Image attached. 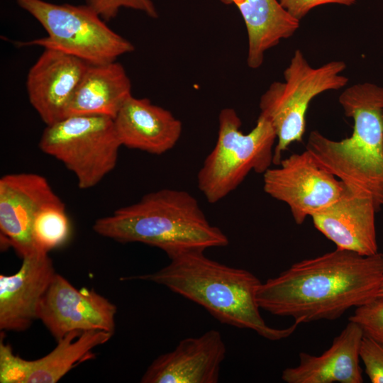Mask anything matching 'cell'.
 <instances>
[{
	"mask_svg": "<svg viewBox=\"0 0 383 383\" xmlns=\"http://www.w3.org/2000/svg\"><path fill=\"white\" fill-rule=\"evenodd\" d=\"M383 277V253L372 255L336 248L293 264L261 283L260 309L298 323L335 320L376 298Z\"/></svg>",
	"mask_w": 383,
	"mask_h": 383,
	"instance_id": "obj_1",
	"label": "cell"
},
{
	"mask_svg": "<svg viewBox=\"0 0 383 383\" xmlns=\"http://www.w3.org/2000/svg\"><path fill=\"white\" fill-rule=\"evenodd\" d=\"M160 270L121 280L138 279L163 285L204 307L221 323L250 329L269 340L288 338L300 325L285 328L269 326L257 301L261 284L252 273L208 258L204 250L177 254Z\"/></svg>",
	"mask_w": 383,
	"mask_h": 383,
	"instance_id": "obj_2",
	"label": "cell"
},
{
	"mask_svg": "<svg viewBox=\"0 0 383 383\" xmlns=\"http://www.w3.org/2000/svg\"><path fill=\"white\" fill-rule=\"evenodd\" d=\"M94 231L121 243H140L170 257L190 250L228 245V236L211 225L196 199L183 190L162 189L133 204L97 219Z\"/></svg>",
	"mask_w": 383,
	"mask_h": 383,
	"instance_id": "obj_3",
	"label": "cell"
},
{
	"mask_svg": "<svg viewBox=\"0 0 383 383\" xmlns=\"http://www.w3.org/2000/svg\"><path fill=\"white\" fill-rule=\"evenodd\" d=\"M338 101L353 119L352 135L340 140L318 131L310 133L306 150L316 162L353 192L383 206V87L373 83L345 89Z\"/></svg>",
	"mask_w": 383,
	"mask_h": 383,
	"instance_id": "obj_4",
	"label": "cell"
},
{
	"mask_svg": "<svg viewBox=\"0 0 383 383\" xmlns=\"http://www.w3.org/2000/svg\"><path fill=\"white\" fill-rule=\"evenodd\" d=\"M241 126L233 109L220 111L216 145L197 174L198 188L210 204L234 191L250 172L263 174L273 164L277 135L270 122L259 115L248 133Z\"/></svg>",
	"mask_w": 383,
	"mask_h": 383,
	"instance_id": "obj_5",
	"label": "cell"
},
{
	"mask_svg": "<svg viewBox=\"0 0 383 383\" xmlns=\"http://www.w3.org/2000/svg\"><path fill=\"white\" fill-rule=\"evenodd\" d=\"M345 68V63L340 60L313 67L300 50H295L284 71V81L272 82L259 103L260 115L270 122L277 135L273 164L280 162L292 143L302 140L306 112L313 99L347 85L348 78L340 74Z\"/></svg>",
	"mask_w": 383,
	"mask_h": 383,
	"instance_id": "obj_6",
	"label": "cell"
},
{
	"mask_svg": "<svg viewBox=\"0 0 383 383\" xmlns=\"http://www.w3.org/2000/svg\"><path fill=\"white\" fill-rule=\"evenodd\" d=\"M48 33L45 38L16 43L18 47L38 45L77 57L89 64L116 61L133 52L134 45L106 24L85 5L56 4L44 0H16Z\"/></svg>",
	"mask_w": 383,
	"mask_h": 383,
	"instance_id": "obj_7",
	"label": "cell"
},
{
	"mask_svg": "<svg viewBox=\"0 0 383 383\" xmlns=\"http://www.w3.org/2000/svg\"><path fill=\"white\" fill-rule=\"evenodd\" d=\"M122 146L113 119L104 116H70L44 130L40 150L62 162L77 177L78 187L89 189L116 167Z\"/></svg>",
	"mask_w": 383,
	"mask_h": 383,
	"instance_id": "obj_8",
	"label": "cell"
},
{
	"mask_svg": "<svg viewBox=\"0 0 383 383\" xmlns=\"http://www.w3.org/2000/svg\"><path fill=\"white\" fill-rule=\"evenodd\" d=\"M262 175L265 192L286 204L298 225L336 201L345 189V184L321 168L306 150L282 158Z\"/></svg>",
	"mask_w": 383,
	"mask_h": 383,
	"instance_id": "obj_9",
	"label": "cell"
},
{
	"mask_svg": "<svg viewBox=\"0 0 383 383\" xmlns=\"http://www.w3.org/2000/svg\"><path fill=\"white\" fill-rule=\"evenodd\" d=\"M116 312V306L94 289H78L56 273L42 299L38 319L58 340L74 331L113 334Z\"/></svg>",
	"mask_w": 383,
	"mask_h": 383,
	"instance_id": "obj_10",
	"label": "cell"
},
{
	"mask_svg": "<svg viewBox=\"0 0 383 383\" xmlns=\"http://www.w3.org/2000/svg\"><path fill=\"white\" fill-rule=\"evenodd\" d=\"M61 201L48 181L33 173L9 174L0 179L1 243L23 257L35 250L32 226L44 206Z\"/></svg>",
	"mask_w": 383,
	"mask_h": 383,
	"instance_id": "obj_11",
	"label": "cell"
},
{
	"mask_svg": "<svg viewBox=\"0 0 383 383\" xmlns=\"http://www.w3.org/2000/svg\"><path fill=\"white\" fill-rule=\"evenodd\" d=\"M89 65L72 55L45 48L30 67L26 79L29 101L47 126L66 117Z\"/></svg>",
	"mask_w": 383,
	"mask_h": 383,
	"instance_id": "obj_12",
	"label": "cell"
},
{
	"mask_svg": "<svg viewBox=\"0 0 383 383\" xmlns=\"http://www.w3.org/2000/svg\"><path fill=\"white\" fill-rule=\"evenodd\" d=\"M226 346L219 331L182 340L176 348L157 357L143 375L142 383H216Z\"/></svg>",
	"mask_w": 383,
	"mask_h": 383,
	"instance_id": "obj_13",
	"label": "cell"
},
{
	"mask_svg": "<svg viewBox=\"0 0 383 383\" xmlns=\"http://www.w3.org/2000/svg\"><path fill=\"white\" fill-rule=\"evenodd\" d=\"M19 270L0 275V329L27 330L35 319L42 299L56 272L48 253L35 250L24 256Z\"/></svg>",
	"mask_w": 383,
	"mask_h": 383,
	"instance_id": "obj_14",
	"label": "cell"
},
{
	"mask_svg": "<svg viewBox=\"0 0 383 383\" xmlns=\"http://www.w3.org/2000/svg\"><path fill=\"white\" fill-rule=\"evenodd\" d=\"M378 211L372 199L345 185L336 201L310 217L314 227L336 248L372 255L379 252L375 224Z\"/></svg>",
	"mask_w": 383,
	"mask_h": 383,
	"instance_id": "obj_15",
	"label": "cell"
},
{
	"mask_svg": "<svg viewBox=\"0 0 383 383\" xmlns=\"http://www.w3.org/2000/svg\"><path fill=\"white\" fill-rule=\"evenodd\" d=\"M361 327L349 321L331 347L316 356L301 352L299 362L283 370L287 383H362L360 349L364 336Z\"/></svg>",
	"mask_w": 383,
	"mask_h": 383,
	"instance_id": "obj_16",
	"label": "cell"
},
{
	"mask_svg": "<svg viewBox=\"0 0 383 383\" xmlns=\"http://www.w3.org/2000/svg\"><path fill=\"white\" fill-rule=\"evenodd\" d=\"M121 145L153 155L172 149L182 131V122L170 111L147 98L131 96L113 119Z\"/></svg>",
	"mask_w": 383,
	"mask_h": 383,
	"instance_id": "obj_17",
	"label": "cell"
},
{
	"mask_svg": "<svg viewBox=\"0 0 383 383\" xmlns=\"http://www.w3.org/2000/svg\"><path fill=\"white\" fill-rule=\"evenodd\" d=\"M131 96V80L121 64L116 61L89 64L66 117L96 115L114 119Z\"/></svg>",
	"mask_w": 383,
	"mask_h": 383,
	"instance_id": "obj_18",
	"label": "cell"
},
{
	"mask_svg": "<svg viewBox=\"0 0 383 383\" xmlns=\"http://www.w3.org/2000/svg\"><path fill=\"white\" fill-rule=\"evenodd\" d=\"M219 1L236 6L243 18L248 34L247 64L252 69L260 67L265 53L292 37L300 26L277 0Z\"/></svg>",
	"mask_w": 383,
	"mask_h": 383,
	"instance_id": "obj_19",
	"label": "cell"
},
{
	"mask_svg": "<svg viewBox=\"0 0 383 383\" xmlns=\"http://www.w3.org/2000/svg\"><path fill=\"white\" fill-rule=\"evenodd\" d=\"M112 333L103 331H74L57 340L47 355L28 361L25 383H55L77 364L94 357L92 350L106 343Z\"/></svg>",
	"mask_w": 383,
	"mask_h": 383,
	"instance_id": "obj_20",
	"label": "cell"
},
{
	"mask_svg": "<svg viewBox=\"0 0 383 383\" xmlns=\"http://www.w3.org/2000/svg\"><path fill=\"white\" fill-rule=\"evenodd\" d=\"M70 223L62 201L44 206L35 215L32 240L35 250L47 252L66 242Z\"/></svg>",
	"mask_w": 383,
	"mask_h": 383,
	"instance_id": "obj_21",
	"label": "cell"
},
{
	"mask_svg": "<svg viewBox=\"0 0 383 383\" xmlns=\"http://www.w3.org/2000/svg\"><path fill=\"white\" fill-rule=\"evenodd\" d=\"M348 320L357 323L365 335L383 345V298L356 307Z\"/></svg>",
	"mask_w": 383,
	"mask_h": 383,
	"instance_id": "obj_22",
	"label": "cell"
},
{
	"mask_svg": "<svg viewBox=\"0 0 383 383\" xmlns=\"http://www.w3.org/2000/svg\"><path fill=\"white\" fill-rule=\"evenodd\" d=\"M86 4L105 21L114 18L121 8L142 11L157 18L158 12L152 0H86Z\"/></svg>",
	"mask_w": 383,
	"mask_h": 383,
	"instance_id": "obj_23",
	"label": "cell"
},
{
	"mask_svg": "<svg viewBox=\"0 0 383 383\" xmlns=\"http://www.w3.org/2000/svg\"><path fill=\"white\" fill-rule=\"evenodd\" d=\"M28 360L16 355L11 345L0 341V382L25 383Z\"/></svg>",
	"mask_w": 383,
	"mask_h": 383,
	"instance_id": "obj_24",
	"label": "cell"
},
{
	"mask_svg": "<svg viewBox=\"0 0 383 383\" xmlns=\"http://www.w3.org/2000/svg\"><path fill=\"white\" fill-rule=\"evenodd\" d=\"M365 371L372 383H383V345L364 335L360 349Z\"/></svg>",
	"mask_w": 383,
	"mask_h": 383,
	"instance_id": "obj_25",
	"label": "cell"
},
{
	"mask_svg": "<svg viewBox=\"0 0 383 383\" xmlns=\"http://www.w3.org/2000/svg\"><path fill=\"white\" fill-rule=\"evenodd\" d=\"M281 6L295 19L300 21L310 10L323 4H338L351 6L355 0H279Z\"/></svg>",
	"mask_w": 383,
	"mask_h": 383,
	"instance_id": "obj_26",
	"label": "cell"
},
{
	"mask_svg": "<svg viewBox=\"0 0 383 383\" xmlns=\"http://www.w3.org/2000/svg\"><path fill=\"white\" fill-rule=\"evenodd\" d=\"M376 298H383V277L377 291Z\"/></svg>",
	"mask_w": 383,
	"mask_h": 383,
	"instance_id": "obj_27",
	"label": "cell"
}]
</instances>
